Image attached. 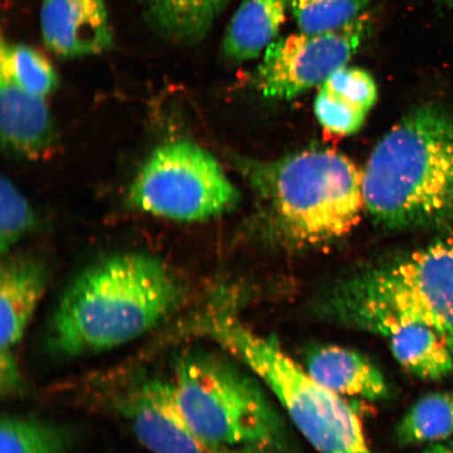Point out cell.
<instances>
[{
  "instance_id": "obj_3",
  "label": "cell",
  "mask_w": 453,
  "mask_h": 453,
  "mask_svg": "<svg viewBox=\"0 0 453 453\" xmlns=\"http://www.w3.org/2000/svg\"><path fill=\"white\" fill-rule=\"evenodd\" d=\"M277 237L293 247L336 241L359 223L364 173L333 150L242 162Z\"/></svg>"
},
{
  "instance_id": "obj_23",
  "label": "cell",
  "mask_w": 453,
  "mask_h": 453,
  "mask_svg": "<svg viewBox=\"0 0 453 453\" xmlns=\"http://www.w3.org/2000/svg\"><path fill=\"white\" fill-rule=\"evenodd\" d=\"M418 453H453V439L429 444Z\"/></svg>"
},
{
  "instance_id": "obj_10",
  "label": "cell",
  "mask_w": 453,
  "mask_h": 453,
  "mask_svg": "<svg viewBox=\"0 0 453 453\" xmlns=\"http://www.w3.org/2000/svg\"><path fill=\"white\" fill-rule=\"evenodd\" d=\"M44 44L62 58L98 55L112 47L105 0H42Z\"/></svg>"
},
{
  "instance_id": "obj_4",
  "label": "cell",
  "mask_w": 453,
  "mask_h": 453,
  "mask_svg": "<svg viewBox=\"0 0 453 453\" xmlns=\"http://www.w3.org/2000/svg\"><path fill=\"white\" fill-rule=\"evenodd\" d=\"M324 313L384 337L395 326L418 322L434 328L453 352V239L345 281L327 297Z\"/></svg>"
},
{
  "instance_id": "obj_16",
  "label": "cell",
  "mask_w": 453,
  "mask_h": 453,
  "mask_svg": "<svg viewBox=\"0 0 453 453\" xmlns=\"http://www.w3.org/2000/svg\"><path fill=\"white\" fill-rule=\"evenodd\" d=\"M387 338L398 364L411 375L439 381L453 373V352L434 328L418 322L400 325Z\"/></svg>"
},
{
  "instance_id": "obj_9",
  "label": "cell",
  "mask_w": 453,
  "mask_h": 453,
  "mask_svg": "<svg viewBox=\"0 0 453 453\" xmlns=\"http://www.w3.org/2000/svg\"><path fill=\"white\" fill-rule=\"evenodd\" d=\"M121 411L135 437L150 453H212L187 422L173 383L150 379L140 383L122 402Z\"/></svg>"
},
{
  "instance_id": "obj_12",
  "label": "cell",
  "mask_w": 453,
  "mask_h": 453,
  "mask_svg": "<svg viewBox=\"0 0 453 453\" xmlns=\"http://www.w3.org/2000/svg\"><path fill=\"white\" fill-rule=\"evenodd\" d=\"M0 132L4 145L27 157H38L52 144V118L43 97L27 92L0 71Z\"/></svg>"
},
{
  "instance_id": "obj_24",
  "label": "cell",
  "mask_w": 453,
  "mask_h": 453,
  "mask_svg": "<svg viewBox=\"0 0 453 453\" xmlns=\"http://www.w3.org/2000/svg\"><path fill=\"white\" fill-rule=\"evenodd\" d=\"M212 453H270V449H260L255 446H243L242 449H231V447H224L219 449Z\"/></svg>"
},
{
  "instance_id": "obj_14",
  "label": "cell",
  "mask_w": 453,
  "mask_h": 453,
  "mask_svg": "<svg viewBox=\"0 0 453 453\" xmlns=\"http://www.w3.org/2000/svg\"><path fill=\"white\" fill-rule=\"evenodd\" d=\"M305 371L340 396L379 401L389 395L383 372L367 357L354 349L338 345H322L311 349L305 361Z\"/></svg>"
},
{
  "instance_id": "obj_11",
  "label": "cell",
  "mask_w": 453,
  "mask_h": 453,
  "mask_svg": "<svg viewBox=\"0 0 453 453\" xmlns=\"http://www.w3.org/2000/svg\"><path fill=\"white\" fill-rule=\"evenodd\" d=\"M47 265L31 257L5 260L0 271V356L13 357L48 283Z\"/></svg>"
},
{
  "instance_id": "obj_8",
  "label": "cell",
  "mask_w": 453,
  "mask_h": 453,
  "mask_svg": "<svg viewBox=\"0 0 453 453\" xmlns=\"http://www.w3.org/2000/svg\"><path fill=\"white\" fill-rule=\"evenodd\" d=\"M371 16L364 13L344 27L321 33L300 31L276 39L265 50L257 85L265 97L290 100L324 84L347 66L372 33Z\"/></svg>"
},
{
  "instance_id": "obj_13",
  "label": "cell",
  "mask_w": 453,
  "mask_h": 453,
  "mask_svg": "<svg viewBox=\"0 0 453 453\" xmlns=\"http://www.w3.org/2000/svg\"><path fill=\"white\" fill-rule=\"evenodd\" d=\"M377 97V84L370 73L344 66L320 85L315 115L328 132L353 134L364 126Z\"/></svg>"
},
{
  "instance_id": "obj_1",
  "label": "cell",
  "mask_w": 453,
  "mask_h": 453,
  "mask_svg": "<svg viewBox=\"0 0 453 453\" xmlns=\"http://www.w3.org/2000/svg\"><path fill=\"white\" fill-rule=\"evenodd\" d=\"M184 298V283L161 259L130 253L101 260L62 296L49 347L65 358L121 347L160 326Z\"/></svg>"
},
{
  "instance_id": "obj_22",
  "label": "cell",
  "mask_w": 453,
  "mask_h": 453,
  "mask_svg": "<svg viewBox=\"0 0 453 453\" xmlns=\"http://www.w3.org/2000/svg\"><path fill=\"white\" fill-rule=\"evenodd\" d=\"M33 209L12 180H0V252L7 254L33 228Z\"/></svg>"
},
{
  "instance_id": "obj_19",
  "label": "cell",
  "mask_w": 453,
  "mask_h": 453,
  "mask_svg": "<svg viewBox=\"0 0 453 453\" xmlns=\"http://www.w3.org/2000/svg\"><path fill=\"white\" fill-rule=\"evenodd\" d=\"M453 435V392L421 396L396 425L395 438L402 446L429 445Z\"/></svg>"
},
{
  "instance_id": "obj_15",
  "label": "cell",
  "mask_w": 453,
  "mask_h": 453,
  "mask_svg": "<svg viewBox=\"0 0 453 453\" xmlns=\"http://www.w3.org/2000/svg\"><path fill=\"white\" fill-rule=\"evenodd\" d=\"M288 9V0H243L225 32V58L235 64L257 58L276 41Z\"/></svg>"
},
{
  "instance_id": "obj_7",
  "label": "cell",
  "mask_w": 453,
  "mask_h": 453,
  "mask_svg": "<svg viewBox=\"0 0 453 453\" xmlns=\"http://www.w3.org/2000/svg\"><path fill=\"white\" fill-rule=\"evenodd\" d=\"M239 200V191L214 157L187 140L157 147L129 190L135 208L180 222L218 217Z\"/></svg>"
},
{
  "instance_id": "obj_21",
  "label": "cell",
  "mask_w": 453,
  "mask_h": 453,
  "mask_svg": "<svg viewBox=\"0 0 453 453\" xmlns=\"http://www.w3.org/2000/svg\"><path fill=\"white\" fill-rule=\"evenodd\" d=\"M299 30L321 33L344 27L365 13L372 0H288Z\"/></svg>"
},
{
  "instance_id": "obj_20",
  "label": "cell",
  "mask_w": 453,
  "mask_h": 453,
  "mask_svg": "<svg viewBox=\"0 0 453 453\" xmlns=\"http://www.w3.org/2000/svg\"><path fill=\"white\" fill-rule=\"evenodd\" d=\"M0 71L27 92L45 97L58 85L54 66L37 50L25 44L3 42Z\"/></svg>"
},
{
  "instance_id": "obj_17",
  "label": "cell",
  "mask_w": 453,
  "mask_h": 453,
  "mask_svg": "<svg viewBox=\"0 0 453 453\" xmlns=\"http://www.w3.org/2000/svg\"><path fill=\"white\" fill-rule=\"evenodd\" d=\"M230 0H146V16L164 39L179 44L200 42Z\"/></svg>"
},
{
  "instance_id": "obj_6",
  "label": "cell",
  "mask_w": 453,
  "mask_h": 453,
  "mask_svg": "<svg viewBox=\"0 0 453 453\" xmlns=\"http://www.w3.org/2000/svg\"><path fill=\"white\" fill-rule=\"evenodd\" d=\"M192 430L212 449H280L285 429L257 381L223 357L196 350L183 357L173 383Z\"/></svg>"
},
{
  "instance_id": "obj_5",
  "label": "cell",
  "mask_w": 453,
  "mask_h": 453,
  "mask_svg": "<svg viewBox=\"0 0 453 453\" xmlns=\"http://www.w3.org/2000/svg\"><path fill=\"white\" fill-rule=\"evenodd\" d=\"M197 326L262 379L317 451L373 453L355 411L311 378L275 339L259 335L228 311L203 316Z\"/></svg>"
},
{
  "instance_id": "obj_2",
  "label": "cell",
  "mask_w": 453,
  "mask_h": 453,
  "mask_svg": "<svg viewBox=\"0 0 453 453\" xmlns=\"http://www.w3.org/2000/svg\"><path fill=\"white\" fill-rule=\"evenodd\" d=\"M362 191L388 228L453 230V111L427 104L407 113L373 150Z\"/></svg>"
},
{
  "instance_id": "obj_18",
  "label": "cell",
  "mask_w": 453,
  "mask_h": 453,
  "mask_svg": "<svg viewBox=\"0 0 453 453\" xmlns=\"http://www.w3.org/2000/svg\"><path fill=\"white\" fill-rule=\"evenodd\" d=\"M72 429L32 416L4 415L0 423V453H70Z\"/></svg>"
},
{
  "instance_id": "obj_25",
  "label": "cell",
  "mask_w": 453,
  "mask_h": 453,
  "mask_svg": "<svg viewBox=\"0 0 453 453\" xmlns=\"http://www.w3.org/2000/svg\"><path fill=\"white\" fill-rule=\"evenodd\" d=\"M437 2L443 4L447 5V7L453 9V0H437Z\"/></svg>"
}]
</instances>
